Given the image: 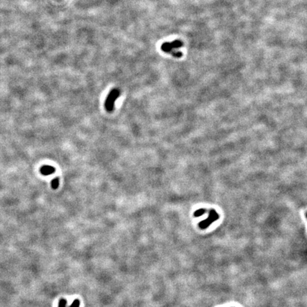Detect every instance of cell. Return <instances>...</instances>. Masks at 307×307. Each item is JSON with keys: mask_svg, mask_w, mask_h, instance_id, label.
I'll list each match as a JSON object with an SVG mask.
<instances>
[{"mask_svg": "<svg viewBox=\"0 0 307 307\" xmlns=\"http://www.w3.org/2000/svg\"><path fill=\"white\" fill-rule=\"evenodd\" d=\"M183 43L180 40H175L172 42H166L162 43L161 48L164 52L171 54L175 58H181L183 54L180 51H176V48L182 47Z\"/></svg>", "mask_w": 307, "mask_h": 307, "instance_id": "cell-1", "label": "cell"}, {"mask_svg": "<svg viewBox=\"0 0 307 307\" xmlns=\"http://www.w3.org/2000/svg\"><path fill=\"white\" fill-rule=\"evenodd\" d=\"M120 95V91L117 88L112 89L110 92V93L108 94L105 103V107L108 112H111V111L114 110L115 101L117 100V99L119 98Z\"/></svg>", "mask_w": 307, "mask_h": 307, "instance_id": "cell-2", "label": "cell"}, {"mask_svg": "<svg viewBox=\"0 0 307 307\" xmlns=\"http://www.w3.org/2000/svg\"><path fill=\"white\" fill-rule=\"evenodd\" d=\"M55 169L54 167H53V166H48V165L43 166L40 169V171H41V173H42V174L44 175V176H48V175L52 174V173H54L55 172Z\"/></svg>", "mask_w": 307, "mask_h": 307, "instance_id": "cell-3", "label": "cell"}, {"mask_svg": "<svg viewBox=\"0 0 307 307\" xmlns=\"http://www.w3.org/2000/svg\"><path fill=\"white\" fill-rule=\"evenodd\" d=\"M211 217H209L208 219H207L206 221H203L201 223H200V227L202 229H204V228H206L208 226H209L210 224H211L213 221H215V220H216L217 219V215L216 214H213L212 216H210Z\"/></svg>", "mask_w": 307, "mask_h": 307, "instance_id": "cell-4", "label": "cell"}, {"mask_svg": "<svg viewBox=\"0 0 307 307\" xmlns=\"http://www.w3.org/2000/svg\"><path fill=\"white\" fill-rule=\"evenodd\" d=\"M59 178H55L54 179H53L51 181V186L54 189H56V188L59 187Z\"/></svg>", "mask_w": 307, "mask_h": 307, "instance_id": "cell-5", "label": "cell"}, {"mask_svg": "<svg viewBox=\"0 0 307 307\" xmlns=\"http://www.w3.org/2000/svg\"><path fill=\"white\" fill-rule=\"evenodd\" d=\"M66 304H67L66 299H60V301H59V307H66Z\"/></svg>", "mask_w": 307, "mask_h": 307, "instance_id": "cell-6", "label": "cell"}, {"mask_svg": "<svg viewBox=\"0 0 307 307\" xmlns=\"http://www.w3.org/2000/svg\"><path fill=\"white\" fill-rule=\"evenodd\" d=\"M80 304H81V301H80L78 299H76V300L73 301V302H72L71 305L69 307H79Z\"/></svg>", "mask_w": 307, "mask_h": 307, "instance_id": "cell-7", "label": "cell"}]
</instances>
